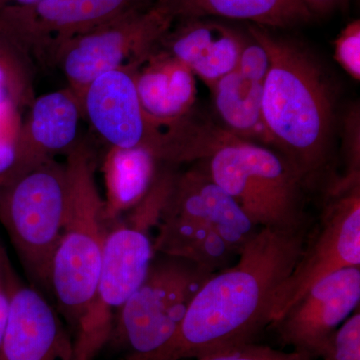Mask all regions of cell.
I'll list each match as a JSON object with an SVG mask.
<instances>
[{
	"instance_id": "f1b7e54d",
	"label": "cell",
	"mask_w": 360,
	"mask_h": 360,
	"mask_svg": "<svg viewBox=\"0 0 360 360\" xmlns=\"http://www.w3.org/2000/svg\"><path fill=\"white\" fill-rule=\"evenodd\" d=\"M39 1L41 0H0V11L6 7L32 6Z\"/></svg>"
},
{
	"instance_id": "484cf974",
	"label": "cell",
	"mask_w": 360,
	"mask_h": 360,
	"mask_svg": "<svg viewBox=\"0 0 360 360\" xmlns=\"http://www.w3.org/2000/svg\"><path fill=\"white\" fill-rule=\"evenodd\" d=\"M359 111L354 110L347 116L345 122V155H347V170L345 180L360 179V134Z\"/></svg>"
},
{
	"instance_id": "44dd1931",
	"label": "cell",
	"mask_w": 360,
	"mask_h": 360,
	"mask_svg": "<svg viewBox=\"0 0 360 360\" xmlns=\"http://www.w3.org/2000/svg\"><path fill=\"white\" fill-rule=\"evenodd\" d=\"M321 360H360L359 309L336 329L328 352Z\"/></svg>"
},
{
	"instance_id": "cb8c5ba5",
	"label": "cell",
	"mask_w": 360,
	"mask_h": 360,
	"mask_svg": "<svg viewBox=\"0 0 360 360\" xmlns=\"http://www.w3.org/2000/svg\"><path fill=\"white\" fill-rule=\"evenodd\" d=\"M195 360H315L297 352H283L255 343Z\"/></svg>"
},
{
	"instance_id": "7c38bea8",
	"label": "cell",
	"mask_w": 360,
	"mask_h": 360,
	"mask_svg": "<svg viewBox=\"0 0 360 360\" xmlns=\"http://www.w3.org/2000/svg\"><path fill=\"white\" fill-rule=\"evenodd\" d=\"M359 302L360 267H348L312 285L272 326L295 352L322 359L336 329L359 309Z\"/></svg>"
},
{
	"instance_id": "6da1fadb",
	"label": "cell",
	"mask_w": 360,
	"mask_h": 360,
	"mask_svg": "<svg viewBox=\"0 0 360 360\" xmlns=\"http://www.w3.org/2000/svg\"><path fill=\"white\" fill-rule=\"evenodd\" d=\"M309 227L258 229L238 262L203 284L165 345L149 354L120 360L200 359L253 343L271 326L277 291L302 255Z\"/></svg>"
},
{
	"instance_id": "d6986e66",
	"label": "cell",
	"mask_w": 360,
	"mask_h": 360,
	"mask_svg": "<svg viewBox=\"0 0 360 360\" xmlns=\"http://www.w3.org/2000/svg\"><path fill=\"white\" fill-rule=\"evenodd\" d=\"M212 90L225 129L239 139L276 150L262 113L264 82L250 79L234 70L220 78Z\"/></svg>"
},
{
	"instance_id": "2e32d148",
	"label": "cell",
	"mask_w": 360,
	"mask_h": 360,
	"mask_svg": "<svg viewBox=\"0 0 360 360\" xmlns=\"http://www.w3.org/2000/svg\"><path fill=\"white\" fill-rule=\"evenodd\" d=\"M135 85L144 111L161 124L189 115L198 96L193 71L160 46L135 72Z\"/></svg>"
},
{
	"instance_id": "83f0119b",
	"label": "cell",
	"mask_w": 360,
	"mask_h": 360,
	"mask_svg": "<svg viewBox=\"0 0 360 360\" xmlns=\"http://www.w3.org/2000/svg\"><path fill=\"white\" fill-rule=\"evenodd\" d=\"M345 0H302L312 13H326L340 6Z\"/></svg>"
},
{
	"instance_id": "4316f807",
	"label": "cell",
	"mask_w": 360,
	"mask_h": 360,
	"mask_svg": "<svg viewBox=\"0 0 360 360\" xmlns=\"http://www.w3.org/2000/svg\"><path fill=\"white\" fill-rule=\"evenodd\" d=\"M14 271L6 248L0 243V347L11 311Z\"/></svg>"
},
{
	"instance_id": "4fadbf2b",
	"label": "cell",
	"mask_w": 360,
	"mask_h": 360,
	"mask_svg": "<svg viewBox=\"0 0 360 360\" xmlns=\"http://www.w3.org/2000/svg\"><path fill=\"white\" fill-rule=\"evenodd\" d=\"M58 310L14 271L0 360H71L72 338Z\"/></svg>"
},
{
	"instance_id": "e0dca14e",
	"label": "cell",
	"mask_w": 360,
	"mask_h": 360,
	"mask_svg": "<svg viewBox=\"0 0 360 360\" xmlns=\"http://www.w3.org/2000/svg\"><path fill=\"white\" fill-rule=\"evenodd\" d=\"M175 21L220 18L262 27L286 28L309 22L314 13L302 0H165Z\"/></svg>"
},
{
	"instance_id": "ac0fdd59",
	"label": "cell",
	"mask_w": 360,
	"mask_h": 360,
	"mask_svg": "<svg viewBox=\"0 0 360 360\" xmlns=\"http://www.w3.org/2000/svg\"><path fill=\"white\" fill-rule=\"evenodd\" d=\"M158 163L146 149L110 146L103 163L106 191L103 215L108 224L141 202L155 181Z\"/></svg>"
},
{
	"instance_id": "7a4b0ae2",
	"label": "cell",
	"mask_w": 360,
	"mask_h": 360,
	"mask_svg": "<svg viewBox=\"0 0 360 360\" xmlns=\"http://www.w3.org/2000/svg\"><path fill=\"white\" fill-rule=\"evenodd\" d=\"M248 33L269 52L262 113L276 150L309 181L328 160L333 104L326 78L314 56L300 45L262 26H248Z\"/></svg>"
},
{
	"instance_id": "277c9868",
	"label": "cell",
	"mask_w": 360,
	"mask_h": 360,
	"mask_svg": "<svg viewBox=\"0 0 360 360\" xmlns=\"http://www.w3.org/2000/svg\"><path fill=\"white\" fill-rule=\"evenodd\" d=\"M68 179L65 226L52 260L49 290L58 314L75 328L96 291L108 224L97 189L96 160L89 144L78 139L66 153Z\"/></svg>"
},
{
	"instance_id": "5bb4252c",
	"label": "cell",
	"mask_w": 360,
	"mask_h": 360,
	"mask_svg": "<svg viewBox=\"0 0 360 360\" xmlns=\"http://www.w3.org/2000/svg\"><path fill=\"white\" fill-rule=\"evenodd\" d=\"M82 103L68 87L35 97L15 139V165L4 184L68 153L77 141ZM1 184V186H4Z\"/></svg>"
},
{
	"instance_id": "d4e9b609",
	"label": "cell",
	"mask_w": 360,
	"mask_h": 360,
	"mask_svg": "<svg viewBox=\"0 0 360 360\" xmlns=\"http://www.w3.org/2000/svg\"><path fill=\"white\" fill-rule=\"evenodd\" d=\"M270 66L269 52L250 37L245 39L236 70L250 79L264 82Z\"/></svg>"
},
{
	"instance_id": "ffe728a7",
	"label": "cell",
	"mask_w": 360,
	"mask_h": 360,
	"mask_svg": "<svg viewBox=\"0 0 360 360\" xmlns=\"http://www.w3.org/2000/svg\"><path fill=\"white\" fill-rule=\"evenodd\" d=\"M32 59L0 34V90H4L18 108L34 101Z\"/></svg>"
},
{
	"instance_id": "7402d4cb",
	"label": "cell",
	"mask_w": 360,
	"mask_h": 360,
	"mask_svg": "<svg viewBox=\"0 0 360 360\" xmlns=\"http://www.w3.org/2000/svg\"><path fill=\"white\" fill-rule=\"evenodd\" d=\"M18 110L13 105L0 110V186L11 177L15 165V139L20 125Z\"/></svg>"
},
{
	"instance_id": "30bf717a",
	"label": "cell",
	"mask_w": 360,
	"mask_h": 360,
	"mask_svg": "<svg viewBox=\"0 0 360 360\" xmlns=\"http://www.w3.org/2000/svg\"><path fill=\"white\" fill-rule=\"evenodd\" d=\"M155 0H41L0 11V34L23 53L51 63L63 42Z\"/></svg>"
},
{
	"instance_id": "8fae6325",
	"label": "cell",
	"mask_w": 360,
	"mask_h": 360,
	"mask_svg": "<svg viewBox=\"0 0 360 360\" xmlns=\"http://www.w3.org/2000/svg\"><path fill=\"white\" fill-rule=\"evenodd\" d=\"M137 70L127 65L99 75L85 91L82 112L110 146L144 148L165 163L172 123L161 124L144 111L135 85Z\"/></svg>"
},
{
	"instance_id": "ba28073f",
	"label": "cell",
	"mask_w": 360,
	"mask_h": 360,
	"mask_svg": "<svg viewBox=\"0 0 360 360\" xmlns=\"http://www.w3.org/2000/svg\"><path fill=\"white\" fill-rule=\"evenodd\" d=\"M174 21L167 2L155 0L63 42L51 65L63 70L68 89L82 106L85 91L96 78L122 66L141 68Z\"/></svg>"
},
{
	"instance_id": "52a82bcc",
	"label": "cell",
	"mask_w": 360,
	"mask_h": 360,
	"mask_svg": "<svg viewBox=\"0 0 360 360\" xmlns=\"http://www.w3.org/2000/svg\"><path fill=\"white\" fill-rule=\"evenodd\" d=\"M150 231L131 214L108 222L96 291L73 328L71 360H94L108 345L116 314L144 281L155 257Z\"/></svg>"
},
{
	"instance_id": "9a60e30c",
	"label": "cell",
	"mask_w": 360,
	"mask_h": 360,
	"mask_svg": "<svg viewBox=\"0 0 360 360\" xmlns=\"http://www.w3.org/2000/svg\"><path fill=\"white\" fill-rule=\"evenodd\" d=\"M160 40V47L184 63L210 89L238 66L245 39L210 18L181 20Z\"/></svg>"
},
{
	"instance_id": "3957f363",
	"label": "cell",
	"mask_w": 360,
	"mask_h": 360,
	"mask_svg": "<svg viewBox=\"0 0 360 360\" xmlns=\"http://www.w3.org/2000/svg\"><path fill=\"white\" fill-rule=\"evenodd\" d=\"M200 165L259 229L293 231L309 225L297 169L274 149L219 127Z\"/></svg>"
},
{
	"instance_id": "8992f818",
	"label": "cell",
	"mask_w": 360,
	"mask_h": 360,
	"mask_svg": "<svg viewBox=\"0 0 360 360\" xmlns=\"http://www.w3.org/2000/svg\"><path fill=\"white\" fill-rule=\"evenodd\" d=\"M212 272L182 258L155 255L141 285L118 310L108 343L123 356L155 352L174 336Z\"/></svg>"
},
{
	"instance_id": "603a6c76",
	"label": "cell",
	"mask_w": 360,
	"mask_h": 360,
	"mask_svg": "<svg viewBox=\"0 0 360 360\" xmlns=\"http://www.w3.org/2000/svg\"><path fill=\"white\" fill-rule=\"evenodd\" d=\"M335 59L354 80L360 79V21L355 20L341 30L335 41Z\"/></svg>"
},
{
	"instance_id": "5b68a950",
	"label": "cell",
	"mask_w": 360,
	"mask_h": 360,
	"mask_svg": "<svg viewBox=\"0 0 360 360\" xmlns=\"http://www.w3.org/2000/svg\"><path fill=\"white\" fill-rule=\"evenodd\" d=\"M68 198L65 163L56 160L0 186V224L28 276L47 290L65 226Z\"/></svg>"
},
{
	"instance_id": "9c48e42d",
	"label": "cell",
	"mask_w": 360,
	"mask_h": 360,
	"mask_svg": "<svg viewBox=\"0 0 360 360\" xmlns=\"http://www.w3.org/2000/svg\"><path fill=\"white\" fill-rule=\"evenodd\" d=\"M321 217L295 269L277 291L271 326L324 277L348 267H360V180H333Z\"/></svg>"
}]
</instances>
